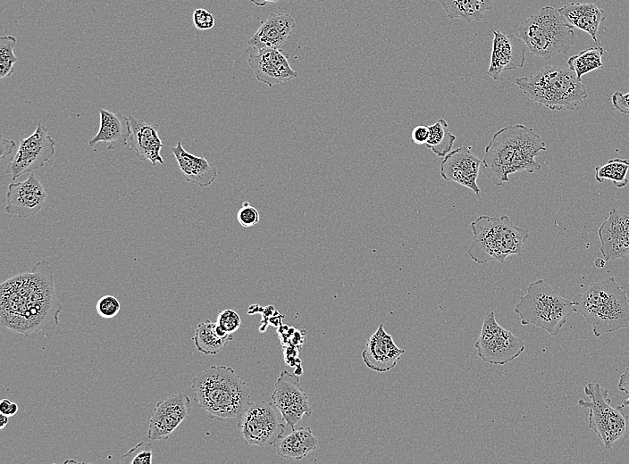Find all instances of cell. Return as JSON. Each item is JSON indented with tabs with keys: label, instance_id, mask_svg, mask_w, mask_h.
Listing matches in <instances>:
<instances>
[{
	"label": "cell",
	"instance_id": "6da1fadb",
	"mask_svg": "<svg viewBox=\"0 0 629 464\" xmlns=\"http://www.w3.org/2000/svg\"><path fill=\"white\" fill-rule=\"evenodd\" d=\"M62 311L54 283L53 270L46 261L31 270L10 278L0 288L1 325L27 336L52 330L59 325Z\"/></svg>",
	"mask_w": 629,
	"mask_h": 464
},
{
	"label": "cell",
	"instance_id": "7a4b0ae2",
	"mask_svg": "<svg viewBox=\"0 0 629 464\" xmlns=\"http://www.w3.org/2000/svg\"><path fill=\"white\" fill-rule=\"evenodd\" d=\"M194 400L208 416L219 421L239 418L252 403L250 390L228 366H211L192 379Z\"/></svg>",
	"mask_w": 629,
	"mask_h": 464
},
{
	"label": "cell",
	"instance_id": "3957f363",
	"mask_svg": "<svg viewBox=\"0 0 629 464\" xmlns=\"http://www.w3.org/2000/svg\"><path fill=\"white\" fill-rule=\"evenodd\" d=\"M574 301L595 336L629 327V298L614 277L590 285Z\"/></svg>",
	"mask_w": 629,
	"mask_h": 464
},
{
	"label": "cell",
	"instance_id": "277c9868",
	"mask_svg": "<svg viewBox=\"0 0 629 464\" xmlns=\"http://www.w3.org/2000/svg\"><path fill=\"white\" fill-rule=\"evenodd\" d=\"M515 83L530 100L551 111L574 110L588 97L586 87L576 74L558 65L516 78Z\"/></svg>",
	"mask_w": 629,
	"mask_h": 464
},
{
	"label": "cell",
	"instance_id": "5b68a950",
	"mask_svg": "<svg viewBox=\"0 0 629 464\" xmlns=\"http://www.w3.org/2000/svg\"><path fill=\"white\" fill-rule=\"evenodd\" d=\"M474 237L467 255L476 263H500L511 255H522L529 230L516 226L507 215H481L471 223Z\"/></svg>",
	"mask_w": 629,
	"mask_h": 464
},
{
	"label": "cell",
	"instance_id": "8992f818",
	"mask_svg": "<svg viewBox=\"0 0 629 464\" xmlns=\"http://www.w3.org/2000/svg\"><path fill=\"white\" fill-rule=\"evenodd\" d=\"M518 33L532 54L547 61L566 54L575 39L573 29L564 22L558 9L549 5L527 18Z\"/></svg>",
	"mask_w": 629,
	"mask_h": 464
},
{
	"label": "cell",
	"instance_id": "52a82bcc",
	"mask_svg": "<svg viewBox=\"0 0 629 464\" xmlns=\"http://www.w3.org/2000/svg\"><path fill=\"white\" fill-rule=\"evenodd\" d=\"M514 311L522 325H533L556 336L574 312V301L552 289L544 280L531 283Z\"/></svg>",
	"mask_w": 629,
	"mask_h": 464
},
{
	"label": "cell",
	"instance_id": "ba28073f",
	"mask_svg": "<svg viewBox=\"0 0 629 464\" xmlns=\"http://www.w3.org/2000/svg\"><path fill=\"white\" fill-rule=\"evenodd\" d=\"M584 393L590 401L581 399L578 404L589 409V427L609 449L626 432L629 417L622 410V405L616 408L610 405L608 392L600 384L589 383L584 386Z\"/></svg>",
	"mask_w": 629,
	"mask_h": 464
},
{
	"label": "cell",
	"instance_id": "9c48e42d",
	"mask_svg": "<svg viewBox=\"0 0 629 464\" xmlns=\"http://www.w3.org/2000/svg\"><path fill=\"white\" fill-rule=\"evenodd\" d=\"M283 418L277 407L268 402H252L238 424L247 445H273L285 432Z\"/></svg>",
	"mask_w": 629,
	"mask_h": 464
},
{
	"label": "cell",
	"instance_id": "30bf717a",
	"mask_svg": "<svg viewBox=\"0 0 629 464\" xmlns=\"http://www.w3.org/2000/svg\"><path fill=\"white\" fill-rule=\"evenodd\" d=\"M474 346L480 359L493 365H505L512 361L525 348L519 337L497 322L493 311L485 315Z\"/></svg>",
	"mask_w": 629,
	"mask_h": 464
},
{
	"label": "cell",
	"instance_id": "8fae6325",
	"mask_svg": "<svg viewBox=\"0 0 629 464\" xmlns=\"http://www.w3.org/2000/svg\"><path fill=\"white\" fill-rule=\"evenodd\" d=\"M55 145L47 128L38 122L30 136L20 139L18 150L7 165L5 174L11 175L14 181L29 171L43 167L55 154Z\"/></svg>",
	"mask_w": 629,
	"mask_h": 464
},
{
	"label": "cell",
	"instance_id": "7c38bea8",
	"mask_svg": "<svg viewBox=\"0 0 629 464\" xmlns=\"http://www.w3.org/2000/svg\"><path fill=\"white\" fill-rule=\"evenodd\" d=\"M516 143V124L507 125L495 132L485 147L482 167L495 186H501L509 180Z\"/></svg>",
	"mask_w": 629,
	"mask_h": 464
},
{
	"label": "cell",
	"instance_id": "4fadbf2b",
	"mask_svg": "<svg viewBox=\"0 0 629 464\" xmlns=\"http://www.w3.org/2000/svg\"><path fill=\"white\" fill-rule=\"evenodd\" d=\"M271 397L273 403L280 410L283 421L292 430L304 415L310 417L312 414L307 395L303 391L298 376L296 374L286 370L281 371Z\"/></svg>",
	"mask_w": 629,
	"mask_h": 464
},
{
	"label": "cell",
	"instance_id": "5bb4252c",
	"mask_svg": "<svg viewBox=\"0 0 629 464\" xmlns=\"http://www.w3.org/2000/svg\"><path fill=\"white\" fill-rule=\"evenodd\" d=\"M190 409L191 401L182 393L174 394L156 402L149 418L147 437L151 440L168 439L188 418Z\"/></svg>",
	"mask_w": 629,
	"mask_h": 464
},
{
	"label": "cell",
	"instance_id": "9a60e30c",
	"mask_svg": "<svg viewBox=\"0 0 629 464\" xmlns=\"http://www.w3.org/2000/svg\"><path fill=\"white\" fill-rule=\"evenodd\" d=\"M47 193L38 176L30 173L24 181L13 182L6 193L5 211L27 219L46 204Z\"/></svg>",
	"mask_w": 629,
	"mask_h": 464
},
{
	"label": "cell",
	"instance_id": "2e32d148",
	"mask_svg": "<svg viewBox=\"0 0 629 464\" xmlns=\"http://www.w3.org/2000/svg\"><path fill=\"white\" fill-rule=\"evenodd\" d=\"M482 161L465 145L451 150L440 165V173L446 181L456 182L479 195L477 178Z\"/></svg>",
	"mask_w": 629,
	"mask_h": 464
},
{
	"label": "cell",
	"instance_id": "e0dca14e",
	"mask_svg": "<svg viewBox=\"0 0 629 464\" xmlns=\"http://www.w3.org/2000/svg\"><path fill=\"white\" fill-rule=\"evenodd\" d=\"M247 62L256 79L268 87L290 81L298 77L297 71L290 67L287 55L281 49L253 50Z\"/></svg>",
	"mask_w": 629,
	"mask_h": 464
},
{
	"label": "cell",
	"instance_id": "ac0fdd59",
	"mask_svg": "<svg viewBox=\"0 0 629 464\" xmlns=\"http://www.w3.org/2000/svg\"><path fill=\"white\" fill-rule=\"evenodd\" d=\"M599 237L605 261L629 256V211L612 209L599 228Z\"/></svg>",
	"mask_w": 629,
	"mask_h": 464
},
{
	"label": "cell",
	"instance_id": "d6986e66",
	"mask_svg": "<svg viewBox=\"0 0 629 464\" xmlns=\"http://www.w3.org/2000/svg\"><path fill=\"white\" fill-rule=\"evenodd\" d=\"M492 51L487 74L494 80L503 71L521 69L525 62L526 46L514 35L493 30Z\"/></svg>",
	"mask_w": 629,
	"mask_h": 464
},
{
	"label": "cell",
	"instance_id": "ffe728a7",
	"mask_svg": "<svg viewBox=\"0 0 629 464\" xmlns=\"http://www.w3.org/2000/svg\"><path fill=\"white\" fill-rule=\"evenodd\" d=\"M406 350L397 346L392 336L380 324L376 331L368 338L361 355L370 369L387 372L392 369Z\"/></svg>",
	"mask_w": 629,
	"mask_h": 464
},
{
	"label": "cell",
	"instance_id": "44dd1931",
	"mask_svg": "<svg viewBox=\"0 0 629 464\" xmlns=\"http://www.w3.org/2000/svg\"><path fill=\"white\" fill-rule=\"evenodd\" d=\"M295 27L296 21L290 14L271 12L268 17L260 22L247 44L252 50L281 49L291 37Z\"/></svg>",
	"mask_w": 629,
	"mask_h": 464
},
{
	"label": "cell",
	"instance_id": "7402d4cb",
	"mask_svg": "<svg viewBox=\"0 0 629 464\" xmlns=\"http://www.w3.org/2000/svg\"><path fill=\"white\" fill-rule=\"evenodd\" d=\"M130 132L127 147L133 150L139 160L149 161L154 166L164 164L161 155L164 147L158 135V126L130 116Z\"/></svg>",
	"mask_w": 629,
	"mask_h": 464
},
{
	"label": "cell",
	"instance_id": "603a6c76",
	"mask_svg": "<svg viewBox=\"0 0 629 464\" xmlns=\"http://www.w3.org/2000/svg\"><path fill=\"white\" fill-rule=\"evenodd\" d=\"M564 22L588 33L597 41L600 23L606 20V12L594 3H570L558 9Z\"/></svg>",
	"mask_w": 629,
	"mask_h": 464
},
{
	"label": "cell",
	"instance_id": "cb8c5ba5",
	"mask_svg": "<svg viewBox=\"0 0 629 464\" xmlns=\"http://www.w3.org/2000/svg\"><path fill=\"white\" fill-rule=\"evenodd\" d=\"M171 150L187 182L206 187L216 179L218 173L215 165L205 157L187 152L180 141Z\"/></svg>",
	"mask_w": 629,
	"mask_h": 464
},
{
	"label": "cell",
	"instance_id": "d4e9b609",
	"mask_svg": "<svg viewBox=\"0 0 629 464\" xmlns=\"http://www.w3.org/2000/svg\"><path fill=\"white\" fill-rule=\"evenodd\" d=\"M100 124L97 133L88 141L89 146L107 143V150L128 145L130 132L129 117L100 108Z\"/></svg>",
	"mask_w": 629,
	"mask_h": 464
},
{
	"label": "cell",
	"instance_id": "484cf974",
	"mask_svg": "<svg viewBox=\"0 0 629 464\" xmlns=\"http://www.w3.org/2000/svg\"><path fill=\"white\" fill-rule=\"evenodd\" d=\"M273 445L280 457L299 460L317 448L318 440L310 427H300L282 435Z\"/></svg>",
	"mask_w": 629,
	"mask_h": 464
},
{
	"label": "cell",
	"instance_id": "4316f807",
	"mask_svg": "<svg viewBox=\"0 0 629 464\" xmlns=\"http://www.w3.org/2000/svg\"><path fill=\"white\" fill-rule=\"evenodd\" d=\"M450 19L460 18L466 22L480 21L492 7L493 0H439Z\"/></svg>",
	"mask_w": 629,
	"mask_h": 464
},
{
	"label": "cell",
	"instance_id": "83f0119b",
	"mask_svg": "<svg viewBox=\"0 0 629 464\" xmlns=\"http://www.w3.org/2000/svg\"><path fill=\"white\" fill-rule=\"evenodd\" d=\"M232 339V334L226 336L219 335L216 323L210 320L199 323L192 337L197 350L205 355H216Z\"/></svg>",
	"mask_w": 629,
	"mask_h": 464
},
{
	"label": "cell",
	"instance_id": "f1b7e54d",
	"mask_svg": "<svg viewBox=\"0 0 629 464\" xmlns=\"http://www.w3.org/2000/svg\"><path fill=\"white\" fill-rule=\"evenodd\" d=\"M456 136L449 129V124L444 119H439L429 126V137L425 146L438 157H445L453 147Z\"/></svg>",
	"mask_w": 629,
	"mask_h": 464
},
{
	"label": "cell",
	"instance_id": "f546056e",
	"mask_svg": "<svg viewBox=\"0 0 629 464\" xmlns=\"http://www.w3.org/2000/svg\"><path fill=\"white\" fill-rule=\"evenodd\" d=\"M604 49L600 46L590 47L572 55L567 60L568 68L574 71L577 78L592 70L603 68L602 55Z\"/></svg>",
	"mask_w": 629,
	"mask_h": 464
},
{
	"label": "cell",
	"instance_id": "4dcf8cb0",
	"mask_svg": "<svg viewBox=\"0 0 629 464\" xmlns=\"http://www.w3.org/2000/svg\"><path fill=\"white\" fill-rule=\"evenodd\" d=\"M628 170L629 160L610 159L606 164L595 168V179L600 183L611 180L616 187L622 188L628 184L626 178Z\"/></svg>",
	"mask_w": 629,
	"mask_h": 464
},
{
	"label": "cell",
	"instance_id": "1f68e13d",
	"mask_svg": "<svg viewBox=\"0 0 629 464\" xmlns=\"http://www.w3.org/2000/svg\"><path fill=\"white\" fill-rule=\"evenodd\" d=\"M17 39L12 35L0 37V79L10 77L14 72V63L18 61L13 53Z\"/></svg>",
	"mask_w": 629,
	"mask_h": 464
},
{
	"label": "cell",
	"instance_id": "d6a6232c",
	"mask_svg": "<svg viewBox=\"0 0 629 464\" xmlns=\"http://www.w3.org/2000/svg\"><path fill=\"white\" fill-rule=\"evenodd\" d=\"M152 459V444L142 441L122 455L119 462L131 464H151Z\"/></svg>",
	"mask_w": 629,
	"mask_h": 464
},
{
	"label": "cell",
	"instance_id": "836d02e7",
	"mask_svg": "<svg viewBox=\"0 0 629 464\" xmlns=\"http://www.w3.org/2000/svg\"><path fill=\"white\" fill-rule=\"evenodd\" d=\"M96 310L100 317L112 319L119 313L121 304L115 296L106 294L98 299Z\"/></svg>",
	"mask_w": 629,
	"mask_h": 464
},
{
	"label": "cell",
	"instance_id": "e575fe53",
	"mask_svg": "<svg viewBox=\"0 0 629 464\" xmlns=\"http://www.w3.org/2000/svg\"><path fill=\"white\" fill-rule=\"evenodd\" d=\"M216 324L228 334H233L239 328L241 319L236 311L232 310H223L219 311Z\"/></svg>",
	"mask_w": 629,
	"mask_h": 464
},
{
	"label": "cell",
	"instance_id": "d590c367",
	"mask_svg": "<svg viewBox=\"0 0 629 464\" xmlns=\"http://www.w3.org/2000/svg\"><path fill=\"white\" fill-rule=\"evenodd\" d=\"M237 220L245 228H252L259 222V212L245 201L237 212Z\"/></svg>",
	"mask_w": 629,
	"mask_h": 464
},
{
	"label": "cell",
	"instance_id": "8d00e7d4",
	"mask_svg": "<svg viewBox=\"0 0 629 464\" xmlns=\"http://www.w3.org/2000/svg\"><path fill=\"white\" fill-rule=\"evenodd\" d=\"M193 24L198 30H207L214 26L215 21L213 13L204 8H197L192 14Z\"/></svg>",
	"mask_w": 629,
	"mask_h": 464
},
{
	"label": "cell",
	"instance_id": "74e56055",
	"mask_svg": "<svg viewBox=\"0 0 629 464\" xmlns=\"http://www.w3.org/2000/svg\"><path fill=\"white\" fill-rule=\"evenodd\" d=\"M613 106L623 114H629V92L622 94L619 91L615 92L611 96Z\"/></svg>",
	"mask_w": 629,
	"mask_h": 464
},
{
	"label": "cell",
	"instance_id": "f35d334b",
	"mask_svg": "<svg viewBox=\"0 0 629 464\" xmlns=\"http://www.w3.org/2000/svg\"><path fill=\"white\" fill-rule=\"evenodd\" d=\"M412 140L416 145H425L429 137V126L417 125L411 133Z\"/></svg>",
	"mask_w": 629,
	"mask_h": 464
},
{
	"label": "cell",
	"instance_id": "ab89813d",
	"mask_svg": "<svg viewBox=\"0 0 629 464\" xmlns=\"http://www.w3.org/2000/svg\"><path fill=\"white\" fill-rule=\"evenodd\" d=\"M618 388L622 392L627 393L629 394V367L620 375ZM629 406V397L625 400L622 407Z\"/></svg>",
	"mask_w": 629,
	"mask_h": 464
},
{
	"label": "cell",
	"instance_id": "60d3db41",
	"mask_svg": "<svg viewBox=\"0 0 629 464\" xmlns=\"http://www.w3.org/2000/svg\"><path fill=\"white\" fill-rule=\"evenodd\" d=\"M18 411V405L8 399H2L0 402V412L8 417L14 416Z\"/></svg>",
	"mask_w": 629,
	"mask_h": 464
},
{
	"label": "cell",
	"instance_id": "b9f144b4",
	"mask_svg": "<svg viewBox=\"0 0 629 464\" xmlns=\"http://www.w3.org/2000/svg\"><path fill=\"white\" fill-rule=\"evenodd\" d=\"M0 145H1L0 158L4 159V158H5V156L9 155L13 152V149L15 146V142L13 140L1 137Z\"/></svg>",
	"mask_w": 629,
	"mask_h": 464
},
{
	"label": "cell",
	"instance_id": "7bdbcfd3",
	"mask_svg": "<svg viewBox=\"0 0 629 464\" xmlns=\"http://www.w3.org/2000/svg\"><path fill=\"white\" fill-rule=\"evenodd\" d=\"M253 4H255L256 6L263 7L268 4H275L278 3L280 0H250Z\"/></svg>",
	"mask_w": 629,
	"mask_h": 464
},
{
	"label": "cell",
	"instance_id": "ee69618b",
	"mask_svg": "<svg viewBox=\"0 0 629 464\" xmlns=\"http://www.w3.org/2000/svg\"><path fill=\"white\" fill-rule=\"evenodd\" d=\"M8 416L1 414L0 429H4L8 425Z\"/></svg>",
	"mask_w": 629,
	"mask_h": 464
},
{
	"label": "cell",
	"instance_id": "f6af8a7d",
	"mask_svg": "<svg viewBox=\"0 0 629 464\" xmlns=\"http://www.w3.org/2000/svg\"><path fill=\"white\" fill-rule=\"evenodd\" d=\"M628 284H629V279H628Z\"/></svg>",
	"mask_w": 629,
	"mask_h": 464
}]
</instances>
